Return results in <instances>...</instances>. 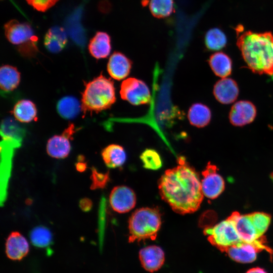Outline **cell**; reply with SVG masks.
I'll list each match as a JSON object with an SVG mask.
<instances>
[{
  "label": "cell",
  "mask_w": 273,
  "mask_h": 273,
  "mask_svg": "<svg viewBox=\"0 0 273 273\" xmlns=\"http://www.w3.org/2000/svg\"><path fill=\"white\" fill-rule=\"evenodd\" d=\"M158 188L162 199L181 214L197 211L204 197L198 173L182 156L178 158L176 166L161 176Z\"/></svg>",
  "instance_id": "1"
},
{
  "label": "cell",
  "mask_w": 273,
  "mask_h": 273,
  "mask_svg": "<svg viewBox=\"0 0 273 273\" xmlns=\"http://www.w3.org/2000/svg\"><path fill=\"white\" fill-rule=\"evenodd\" d=\"M236 30L237 45L248 67L255 73L273 75V34L245 31L241 25Z\"/></svg>",
  "instance_id": "2"
},
{
  "label": "cell",
  "mask_w": 273,
  "mask_h": 273,
  "mask_svg": "<svg viewBox=\"0 0 273 273\" xmlns=\"http://www.w3.org/2000/svg\"><path fill=\"white\" fill-rule=\"evenodd\" d=\"M116 101L114 82L102 74L85 83L82 93L81 111L98 113L110 108Z\"/></svg>",
  "instance_id": "3"
},
{
  "label": "cell",
  "mask_w": 273,
  "mask_h": 273,
  "mask_svg": "<svg viewBox=\"0 0 273 273\" xmlns=\"http://www.w3.org/2000/svg\"><path fill=\"white\" fill-rule=\"evenodd\" d=\"M161 225V214L157 208L144 207L136 210L129 219L128 242L155 240Z\"/></svg>",
  "instance_id": "4"
},
{
  "label": "cell",
  "mask_w": 273,
  "mask_h": 273,
  "mask_svg": "<svg viewBox=\"0 0 273 273\" xmlns=\"http://www.w3.org/2000/svg\"><path fill=\"white\" fill-rule=\"evenodd\" d=\"M4 29L7 39L18 46L22 54L31 55L36 51L37 38L28 23L11 20L5 24Z\"/></svg>",
  "instance_id": "5"
},
{
  "label": "cell",
  "mask_w": 273,
  "mask_h": 273,
  "mask_svg": "<svg viewBox=\"0 0 273 273\" xmlns=\"http://www.w3.org/2000/svg\"><path fill=\"white\" fill-rule=\"evenodd\" d=\"M204 233L208 236L209 242L223 252L231 247L244 243L241 240L233 222L228 218L213 226L206 228Z\"/></svg>",
  "instance_id": "6"
},
{
  "label": "cell",
  "mask_w": 273,
  "mask_h": 273,
  "mask_svg": "<svg viewBox=\"0 0 273 273\" xmlns=\"http://www.w3.org/2000/svg\"><path fill=\"white\" fill-rule=\"evenodd\" d=\"M234 223L236 231L244 243L254 244L262 250H265L270 254L272 250L265 245V239L258 233L248 214L241 215L233 212L229 217Z\"/></svg>",
  "instance_id": "7"
},
{
  "label": "cell",
  "mask_w": 273,
  "mask_h": 273,
  "mask_svg": "<svg viewBox=\"0 0 273 273\" xmlns=\"http://www.w3.org/2000/svg\"><path fill=\"white\" fill-rule=\"evenodd\" d=\"M120 95L123 100L135 106L148 104L151 99L150 91L146 83L134 77L122 81Z\"/></svg>",
  "instance_id": "8"
},
{
  "label": "cell",
  "mask_w": 273,
  "mask_h": 273,
  "mask_svg": "<svg viewBox=\"0 0 273 273\" xmlns=\"http://www.w3.org/2000/svg\"><path fill=\"white\" fill-rule=\"evenodd\" d=\"M20 145L10 140L4 139L1 143V204L6 199L9 179L11 175L14 149Z\"/></svg>",
  "instance_id": "9"
},
{
  "label": "cell",
  "mask_w": 273,
  "mask_h": 273,
  "mask_svg": "<svg viewBox=\"0 0 273 273\" xmlns=\"http://www.w3.org/2000/svg\"><path fill=\"white\" fill-rule=\"evenodd\" d=\"M216 166L209 162L202 172L203 178L201 181L204 196L210 199L218 197L224 189L223 178L217 172Z\"/></svg>",
  "instance_id": "10"
},
{
  "label": "cell",
  "mask_w": 273,
  "mask_h": 273,
  "mask_svg": "<svg viewBox=\"0 0 273 273\" xmlns=\"http://www.w3.org/2000/svg\"><path fill=\"white\" fill-rule=\"evenodd\" d=\"M109 202L115 211L123 213L134 208L136 204V196L130 188L125 186H117L110 193Z\"/></svg>",
  "instance_id": "11"
},
{
  "label": "cell",
  "mask_w": 273,
  "mask_h": 273,
  "mask_svg": "<svg viewBox=\"0 0 273 273\" xmlns=\"http://www.w3.org/2000/svg\"><path fill=\"white\" fill-rule=\"evenodd\" d=\"M74 130V125L71 124L65 129L61 135H55L48 140L47 151L51 157L63 159L68 156L71 150L69 140L72 137Z\"/></svg>",
  "instance_id": "12"
},
{
  "label": "cell",
  "mask_w": 273,
  "mask_h": 273,
  "mask_svg": "<svg viewBox=\"0 0 273 273\" xmlns=\"http://www.w3.org/2000/svg\"><path fill=\"white\" fill-rule=\"evenodd\" d=\"M256 115V108L248 101H239L232 107L229 114L230 122L234 126H242L250 123Z\"/></svg>",
  "instance_id": "13"
},
{
  "label": "cell",
  "mask_w": 273,
  "mask_h": 273,
  "mask_svg": "<svg viewBox=\"0 0 273 273\" xmlns=\"http://www.w3.org/2000/svg\"><path fill=\"white\" fill-rule=\"evenodd\" d=\"M5 251L9 259L15 261L21 260L29 251V243L21 233L13 232L6 240Z\"/></svg>",
  "instance_id": "14"
},
{
  "label": "cell",
  "mask_w": 273,
  "mask_h": 273,
  "mask_svg": "<svg viewBox=\"0 0 273 273\" xmlns=\"http://www.w3.org/2000/svg\"><path fill=\"white\" fill-rule=\"evenodd\" d=\"M139 258L143 268L153 272L159 270L164 264V253L158 246H149L140 250Z\"/></svg>",
  "instance_id": "15"
},
{
  "label": "cell",
  "mask_w": 273,
  "mask_h": 273,
  "mask_svg": "<svg viewBox=\"0 0 273 273\" xmlns=\"http://www.w3.org/2000/svg\"><path fill=\"white\" fill-rule=\"evenodd\" d=\"M131 66V61L124 54L115 52L109 58L107 63V71L113 78L121 80L129 75Z\"/></svg>",
  "instance_id": "16"
},
{
  "label": "cell",
  "mask_w": 273,
  "mask_h": 273,
  "mask_svg": "<svg viewBox=\"0 0 273 273\" xmlns=\"http://www.w3.org/2000/svg\"><path fill=\"white\" fill-rule=\"evenodd\" d=\"M236 82L232 78H222L216 82L213 94L216 99L223 104H231L236 100L239 95Z\"/></svg>",
  "instance_id": "17"
},
{
  "label": "cell",
  "mask_w": 273,
  "mask_h": 273,
  "mask_svg": "<svg viewBox=\"0 0 273 273\" xmlns=\"http://www.w3.org/2000/svg\"><path fill=\"white\" fill-rule=\"evenodd\" d=\"M262 251L257 246L250 243H242L228 248L225 251L233 260L240 263H251L257 257V253Z\"/></svg>",
  "instance_id": "18"
},
{
  "label": "cell",
  "mask_w": 273,
  "mask_h": 273,
  "mask_svg": "<svg viewBox=\"0 0 273 273\" xmlns=\"http://www.w3.org/2000/svg\"><path fill=\"white\" fill-rule=\"evenodd\" d=\"M111 37L107 33L97 32L89 42L90 54L97 59L107 58L111 51Z\"/></svg>",
  "instance_id": "19"
},
{
  "label": "cell",
  "mask_w": 273,
  "mask_h": 273,
  "mask_svg": "<svg viewBox=\"0 0 273 273\" xmlns=\"http://www.w3.org/2000/svg\"><path fill=\"white\" fill-rule=\"evenodd\" d=\"M67 42V36L65 29L58 26L50 28L44 38L46 48L53 53H58L62 51Z\"/></svg>",
  "instance_id": "20"
},
{
  "label": "cell",
  "mask_w": 273,
  "mask_h": 273,
  "mask_svg": "<svg viewBox=\"0 0 273 273\" xmlns=\"http://www.w3.org/2000/svg\"><path fill=\"white\" fill-rule=\"evenodd\" d=\"M101 155L106 166L112 168L122 166L126 159L123 148L117 144H111L105 147Z\"/></svg>",
  "instance_id": "21"
},
{
  "label": "cell",
  "mask_w": 273,
  "mask_h": 273,
  "mask_svg": "<svg viewBox=\"0 0 273 273\" xmlns=\"http://www.w3.org/2000/svg\"><path fill=\"white\" fill-rule=\"evenodd\" d=\"M209 64L214 73L217 76L225 78L232 72V62L231 58L223 52H216L209 58Z\"/></svg>",
  "instance_id": "22"
},
{
  "label": "cell",
  "mask_w": 273,
  "mask_h": 273,
  "mask_svg": "<svg viewBox=\"0 0 273 273\" xmlns=\"http://www.w3.org/2000/svg\"><path fill=\"white\" fill-rule=\"evenodd\" d=\"M188 117L191 125L201 128L209 124L211 113L207 106L198 103L191 106L188 111Z\"/></svg>",
  "instance_id": "23"
},
{
  "label": "cell",
  "mask_w": 273,
  "mask_h": 273,
  "mask_svg": "<svg viewBox=\"0 0 273 273\" xmlns=\"http://www.w3.org/2000/svg\"><path fill=\"white\" fill-rule=\"evenodd\" d=\"M20 81V74L17 68L9 65H3L0 69V86L4 92L16 89Z\"/></svg>",
  "instance_id": "24"
},
{
  "label": "cell",
  "mask_w": 273,
  "mask_h": 273,
  "mask_svg": "<svg viewBox=\"0 0 273 273\" xmlns=\"http://www.w3.org/2000/svg\"><path fill=\"white\" fill-rule=\"evenodd\" d=\"M13 114L17 120L28 123L36 118L37 109L32 101L24 99L16 103L13 109Z\"/></svg>",
  "instance_id": "25"
},
{
  "label": "cell",
  "mask_w": 273,
  "mask_h": 273,
  "mask_svg": "<svg viewBox=\"0 0 273 273\" xmlns=\"http://www.w3.org/2000/svg\"><path fill=\"white\" fill-rule=\"evenodd\" d=\"M57 110L62 118L72 119L76 117L81 111V106L76 98L66 96L58 101Z\"/></svg>",
  "instance_id": "26"
},
{
  "label": "cell",
  "mask_w": 273,
  "mask_h": 273,
  "mask_svg": "<svg viewBox=\"0 0 273 273\" xmlns=\"http://www.w3.org/2000/svg\"><path fill=\"white\" fill-rule=\"evenodd\" d=\"M24 130L15 121L11 118L4 120L1 124V135L3 139H8L21 145Z\"/></svg>",
  "instance_id": "27"
},
{
  "label": "cell",
  "mask_w": 273,
  "mask_h": 273,
  "mask_svg": "<svg viewBox=\"0 0 273 273\" xmlns=\"http://www.w3.org/2000/svg\"><path fill=\"white\" fill-rule=\"evenodd\" d=\"M149 8L152 15L157 18H164L174 11V0H150Z\"/></svg>",
  "instance_id": "28"
},
{
  "label": "cell",
  "mask_w": 273,
  "mask_h": 273,
  "mask_svg": "<svg viewBox=\"0 0 273 273\" xmlns=\"http://www.w3.org/2000/svg\"><path fill=\"white\" fill-rule=\"evenodd\" d=\"M205 44L210 51H218L223 48L227 40L225 34L220 29L213 28L209 29L205 34Z\"/></svg>",
  "instance_id": "29"
},
{
  "label": "cell",
  "mask_w": 273,
  "mask_h": 273,
  "mask_svg": "<svg viewBox=\"0 0 273 273\" xmlns=\"http://www.w3.org/2000/svg\"><path fill=\"white\" fill-rule=\"evenodd\" d=\"M52 234L50 230L44 226H37L30 233L31 243L36 247H48L52 242Z\"/></svg>",
  "instance_id": "30"
},
{
  "label": "cell",
  "mask_w": 273,
  "mask_h": 273,
  "mask_svg": "<svg viewBox=\"0 0 273 273\" xmlns=\"http://www.w3.org/2000/svg\"><path fill=\"white\" fill-rule=\"evenodd\" d=\"M144 168L150 170H158L162 165L161 158L159 154L155 150L147 149L140 156Z\"/></svg>",
  "instance_id": "31"
},
{
  "label": "cell",
  "mask_w": 273,
  "mask_h": 273,
  "mask_svg": "<svg viewBox=\"0 0 273 273\" xmlns=\"http://www.w3.org/2000/svg\"><path fill=\"white\" fill-rule=\"evenodd\" d=\"M249 215L258 233L260 236H263V235L269 225L270 216L267 213L260 212H254Z\"/></svg>",
  "instance_id": "32"
},
{
  "label": "cell",
  "mask_w": 273,
  "mask_h": 273,
  "mask_svg": "<svg viewBox=\"0 0 273 273\" xmlns=\"http://www.w3.org/2000/svg\"><path fill=\"white\" fill-rule=\"evenodd\" d=\"M90 179L92 184L90 189L96 190L104 188L109 181V172L103 173L99 172L94 167H92Z\"/></svg>",
  "instance_id": "33"
},
{
  "label": "cell",
  "mask_w": 273,
  "mask_h": 273,
  "mask_svg": "<svg viewBox=\"0 0 273 273\" xmlns=\"http://www.w3.org/2000/svg\"><path fill=\"white\" fill-rule=\"evenodd\" d=\"M59 0H30L28 3L38 11L45 12Z\"/></svg>",
  "instance_id": "34"
},
{
  "label": "cell",
  "mask_w": 273,
  "mask_h": 273,
  "mask_svg": "<svg viewBox=\"0 0 273 273\" xmlns=\"http://www.w3.org/2000/svg\"><path fill=\"white\" fill-rule=\"evenodd\" d=\"M79 205L80 209L85 212L89 211L93 206L92 200L87 198H84L79 201Z\"/></svg>",
  "instance_id": "35"
},
{
  "label": "cell",
  "mask_w": 273,
  "mask_h": 273,
  "mask_svg": "<svg viewBox=\"0 0 273 273\" xmlns=\"http://www.w3.org/2000/svg\"><path fill=\"white\" fill-rule=\"evenodd\" d=\"M76 170L79 172H83L87 168V163L85 162V158L82 155H79L77 162L75 164Z\"/></svg>",
  "instance_id": "36"
},
{
  "label": "cell",
  "mask_w": 273,
  "mask_h": 273,
  "mask_svg": "<svg viewBox=\"0 0 273 273\" xmlns=\"http://www.w3.org/2000/svg\"><path fill=\"white\" fill-rule=\"evenodd\" d=\"M246 273H266V272L262 268L255 267L250 269Z\"/></svg>",
  "instance_id": "37"
},
{
  "label": "cell",
  "mask_w": 273,
  "mask_h": 273,
  "mask_svg": "<svg viewBox=\"0 0 273 273\" xmlns=\"http://www.w3.org/2000/svg\"><path fill=\"white\" fill-rule=\"evenodd\" d=\"M30 0H26V1L27 2V3H28Z\"/></svg>",
  "instance_id": "38"
}]
</instances>
